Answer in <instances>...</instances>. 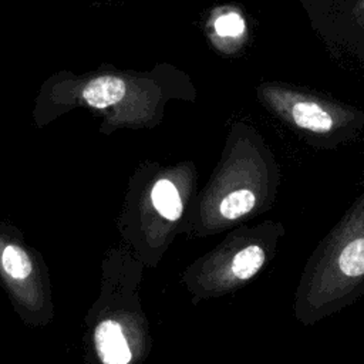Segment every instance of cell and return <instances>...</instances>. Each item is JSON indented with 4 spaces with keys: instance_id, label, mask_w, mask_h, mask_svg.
Returning <instances> with one entry per match:
<instances>
[{
    "instance_id": "6da1fadb",
    "label": "cell",
    "mask_w": 364,
    "mask_h": 364,
    "mask_svg": "<svg viewBox=\"0 0 364 364\" xmlns=\"http://www.w3.org/2000/svg\"><path fill=\"white\" fill-rule=\"evenodd\" d=\"M95 348L105 364H127L131 361V350L119 323L114 320L101 321L94 333Z\"/></svg>"
},
{
    "instance_id": "7a4b0ae2",
    "label": "cell",
    "mask_w": 364,
    "mask_h": 364,
    "mask_svg": "<svg viewBox=\"0 0 364 364\" xmlns=\"http://www.w3.org/2000/svg\"><path fill=\"white\" fill-rule=\"evenodd\" d=\"M125 92L127 87L124 80L119 77L104 75L90 81L82 91V97L88 105L101 109L119 102Z\"/></svg>"
},
{
    "instance_id": "3957f363",
    "label": "cell",
    "mask_w": 364,
    "mask_h": 364,
    "mask_svg": "<svg viewBox=\"0 0 364 364\" xmlns=\"http://www.w3.org/2000/svg\"><path fill=\"white\" fill-rule=\"evenodd\" d=\"M294 122L313 132H327L333 125L331 117L317 104L313 102H297L293 109Z\"/></svg>"
},
{
    "instance_id": "277c9868",
    "label": "cell",
    "mask_w": 364,
    "mask_h": 364,
    "mask_svg": "<svg viewBox=\"0 0 364 364\" xmlns=\"http://www.w3.org/2000/svg\"><path fill=\"white\" fill-rule=\"evenodd\" d=\"M152 202L155 209L166 219L176 220L182 213V202L172 182L161 179L152 189Z\"/></svg>"
},
{
    "instance_id": "5b68a950",
    "label": "cell",
    "mask_w": 364,
    "mask_h": 364,
    "mask_svg": "<svg viewBox=\"0 0 364 364\" xmlns=\"http://www.w3.org/2000/svg\"><path fill=\"white\" fill-rule=\"evenodd\" d=\"M264 262L262 247L253 245L237 252L232 262V272L240 280H247L257 273Z\"/></svg>"
},
{
    "instance_id": "8992f818",
    "label": "cell",
    "mask_w": 364,
    "mask_h": 364,
    "mask_svg": "<svg viewBox=\"0 0 364 364\" xmlns=\"http://www.w3.org/2000/svg\"><path fill=\"white\" fill-rule=\"evenodd\" d=\"M255 202L256 198L250 191L239 189L223 198L219 210L226 219H236L250 212V209L255 206Z\"/></svg>"
},
{
    "instance_id": "52a82bcc",
    "label": "cell",
    "mask_w": 364,
    "mask_h": 364,
    "mask_svg": "<svg viewBox=\"0 0 364 364\" xmlns=\"http://www.w3.org/2000/svg\"><path fill=\"white\" fill-rule=\"evenodd\" d=\"M1 262L4 270L14 279L23 280L31 273V260L28 259L27 253L18 246H6V249L3 250Z\"/></svg>"
},
{
    "instance_id": "ba28073f",
    "label": "cell",
    "mask_w": 364,
    "mask_h": 364,
    "mask_svg": "<svg viewBox=\"0 0 364 364\" xmlns=\"http://www.w3.org/2000/svg\"><path fill=\"white\" fill-rule=\"evenodd\" d=\"M338 266L347 276L364 274V239H357L346 245L341 250Z\"/></svg>"
},
{
    "instance_id": "9c48e42d",
    "label": "cell",
    "mask_w": 364,
    "mask_h": 364,
    "mask_svg": "<svg viewBox=\"0 0 364 364\" xmlns=\"http://www.w3.org/2000/svg\"><path fill=\"white\" fill-rule=\"evenodd\" d=\"M215 30L222 37H236L245 30V23L239 14L228 13L216 18Z\"/></svg>"
}]
</instances>
